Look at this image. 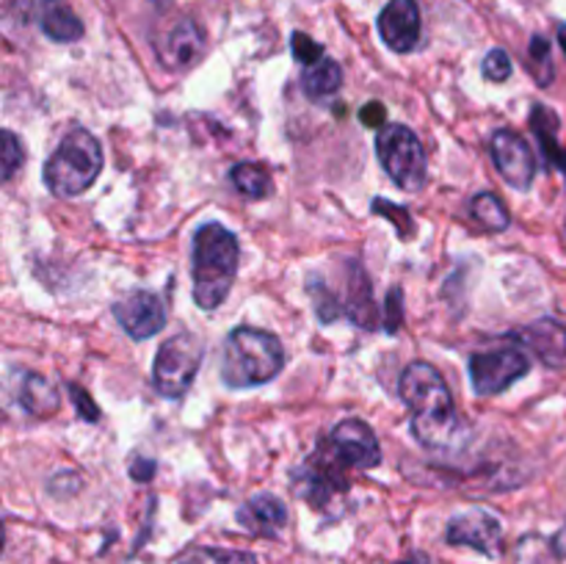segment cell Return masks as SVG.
<instances>
[{"mask_svg":"<svg viewBox=\"0 0 566 564\" xmlns=\"http://www.w3.org/2000/svg\"><path fill=\"white\" fill-rule=\"evenodd\" d=\"M401 401L412 409V431L426 448L453 446L459 431L457 407L446 379L431 363H409L398 379Z\"/></svg>","mask_w":566,"mask_h":564,"instance_id":"cell-1","label":"cell"},{"mask_svg":"<svg viewBox=\"0 0 566 564\" xmlns=\"http://www.w3.org/2000/svg\"><path fill=\"white\" fill-rule=\"evenodd\" d=\"M241 265V247L235 232L219 221H208L193 236V302L202 310H216L227 302Z\"/></svg>","mask_w":566,"mask_h":564,"instance_id":"cell-2","label":"cell"},{"mask_svg":"<svg viewBox=\"0 0 566 564\" xmlns=\"http://www.w3.org/2000/svg\"><path fill=\"white\" fill-rule=\"evenodd\" d=\"M285 368V348L274 332L235 326L221 352V379L227 387H258L276 379Z\"/></svg>","mask_w":566,"mask_h":564,"instance_id":"cell-3","label":"cell"},{"mask_svg":"<svg viewBox=\"0 0 566 564\" xmlns=\"http://www.w3.org/2000/svg\"><path fill=\"white\" fill-rule=\"evenodd\" d=\"M105 155L97 136L86 127H72L44 164V182L55 197H81L97 182Z\"/></svg>","mask_w":566,"mask_h":564,"instance_id":"cell-4","label":"cell"},{"mask_svg":"<svg viewBox=\"0 0 566 564\" xmlns=\"http://www.w3.org/2000/svg\"><path fill=\"white\" fill-rule=\"evenodd\" d=\"M376 155L401 191L418 194L426 186V149L407 125H385L376 130Z\"/></svg>","mask_w":566,"mask_h":564,"instance_id":"cell-5","label":"cell"},{"mask_svg":"<svg viewBox=\"0 0 566 564\" xmlns=\"http://www.w3.org/2000/svg\"><path fill=\"white\" fill-rule=\"evenodd\" d=\"M202 365V343L191 335V332H180V335L169 337L160 343L158 354L153 363V385L164 398L186 396L191 390L197 370Z\"/></svg>","mask_w":566,"mask_h":564,"instance_id":"cell-6","label":"cell"},{"mask_svg":"<svg viewBox=\"0 0 566 564\" xmlns=\"http://www.w3.org/2000/svg\"><path fill=\"white\" fill-rule=\"evenodd\" d=\"M531 357L523 346H497L475 352L470 357V385L479 396H497L509 390L514 382L528 376Z\"/></svg>","mask_w":566,"mask_h":564,"instance_id":"cell-7","label":"cell"},{"mask_svg":"<svg viewBox=\"0 0 566 564\" xmlns=\"http://www.w3.org/2000/svg\"><path fill=\"white\" fill-rule=\"evenodd\" d=\"M208 53V33L193 17L171 22L160 39H155V55L169 72H188Z\"/></svg>","mask_w":566,"mask_h":564,"instance_id":"cell-8","label":"cell"},{"mask_svg":"<svg viewBox=\"0 0 566 564\" xmlns=\"http://www.w3.org/2000/svg\"><path fill=\"white\" fill-rule=\"evenodd\" d=\"M490 155L503 180L517 191H528L536 177V158L531 144L520 133L501 127L490 136Z\"/></svg>","mask_w":566,"mask_h":564,"instance_id":"cell-9","label":"cell"},{"mask_svg":"<svg viewBox=\"0 0 566 564\" xmlns=\"http://www.w3.org/2000/svg\"><path fill=\"white\" fill-rule=\"evenodd\" d=\"M446 542L457 547H473L484 556H497L503 545V525L486 509H468L448 520Z\"/></svg>","mask_w":566,"mask_h":564,"instance_id":"cell-10","label":"cell"},{"mask_svg":"<svg viewBox=\"0 0 566 564\" xmlns=\"http://www.w3.org/2000/svg\"><path fill=\"white\" fill-rule=\"evenodd\" d=\"M332 453L337 462L357 470H370L381 462V446L376 431L365 420L346 418L332 429L329 435Z\"/></svg>","mask_w":566,"mask_h":564,"instance_id":"cell-11","label":"cell"},{"mask_svg":"<svg viewBox=\"0 0 566 564\" xmlns=\"http://www.w3.org/2000/svg\"><path fill=\"white\" fill-rule=\"evenodd\" d=\"M114 318L133 341H147L166 326V307L155 293L133 291L114 304Z\"/></svg>","mask_w":566,"mask_h":564,"instance_id":"cell-12","label":"cell"},{"mask_svg":"<svg viewBox=\"0 0 566 564\" xmlns=\"http://www.w3.org/2000/svg\"><path fill=\"white\" fill-rule=\"evenodd\" d=\"M423 20L415 0H390L379 14V36L392 53H412L420 44Z\"/></svg>","mask_w":566,"mask_h":564,"instance_id":"cell-13","label":"cell"},{"mask_svg":"<svg viewBox=\"0 0 566 564\" xmlns=\"http://www.w3.org/2000/svg\"><path fill=\"white\" fill-rule=\"evenodd\" d=\"M235 518L252 536L276 540L287 525V506L274 492H258L238 509Z\"/></svg>","mask_w":566,"mask_h":564,"instance_id":"cell-14","label":"cell"},{"mask_svg":"<svg viewBox=\"0 0 566 564\" xmlns=\"http://www.w3.org/2000/svg\"><path fill=\"white\" fill-rule=\"evenodd\" d=\"M514 341L525 343L547 368L566 365V326L556 318H539L514 332Z\"/></svg>","mask_w":566,"mask_h":564,"instance_id":"cell-15","label":"cell"},{"mask_svg":"<svg viewBox=\"0 0 566 564\" xmlns=\"http://www.w3.org/2000/svg\"><path fill=\"white\" fill-rule=\"evenodd\" d=\"M39 25H42L44 36L59 44L77 42L83 36L81 17L72 11L66 0H42L39 3Z\"/></svg>","mask_w":566,"mask_h":564,"instance_id":"cell-16","label":"cell"},{"mask_svg":"<svg viewBox=\"0 0 566 564\" xmlns=\"http://www.w3.org/2000/svg\"><path fill=\"white\" fill-rule=\"evenodd\" d=\"M346 315L352 321H357L363 330H376V321H379L374 296H370V280H368V274H365L363 265H359L357 260H354V263H348Z\"/></svg>","mask_w":566,"mask_h":564,"instance_id":"cell-17","label":"cell"},{"mask_svg":"<svg viewBox=\"0 0 566 564\" xmlns=\"http://www.w3.org/2000/svg\"><path fill=\"white\" fill-rule=\"evenodd\" d=\"M343 86V70L335 59H321L302 70V88L315 103H329Z\"/></svg>","mask_w":566,"mask_h":564,"instance_id":"cell-18","label":"cell"},{"mask_svg":"<svg viewBox=\"0 0 566 564\" xmlns=\"http://www.w3.org/2000/svg\"><path fill=\"white\" fill-rule=\"evenodd\" d=\"M20 407L31 412L33 418H50V415L59 412L61 396L44 376L28 370L20 382Z\"/></svg>","mask_w":566,"mask_h":564,"instance_id":"cell-19","label":"cell"},{"mask_svg":"<svg viewBox=\"0 0 566 564\" xmlns=\"http://www.w3.org/2000/svg\"><path fill=\"white\" fill-rule=\"evenodd\" d=\"M232 186L238 188V194L249 199H263L274 191V180H271L269 166L258 164V160H243V164H235L230 171Z\"/></svg>","mask_w":566,"mask_h":564,"instance_id":"cell-20","label":"cell"},{"mask_svg":"<svg viewBox=\"0 0 566 564\" xmlns=\"http://www.w3.org/2000/svg\"><path fill=\"white\" fill-rule=\"evenodd\" d=\"M470 216L490 232H503L512 224L509 208L501 202V197H495L492 191H481L470 199Z\"/></svg>","mask_w":566,"mask_h":564,"instance_id":"cell-21","label":"cell"},{"mask_svg":"<svg viewBox=\"0 0 566 564\" xmlns=\"http://www.w3.org/2000/svg\"><path fill=\"white\" fill-rule=\"evenodd\" d=\"M531 125H534L536 138H539L547 160H551V164H558L566 171V153H562V147H558L556 142V125H558L556 114H551L547 108L536 105V108L531 111Z\"/></svg>","mask_w":566,"mask_h":564,"instance_id":"cell-22","label":"cell"},{"mask_svg":"<svg viewBox=\"0 0 566 564\" xmlns=\"http://www.w3.org/2000/svg\"><path fill=\"white\" fill-rule=\"evenodd\" d=\"M180 564H258L254 553L235 551V547H197L186 553Z\"/></svg>","mask_w":566,"mask_h":564,"instance_id":"cell-23","label":"cell"},{"mask_svg":"<svg viewBox=\"0 0 566 564\" xmlns=\"http://www.w3.org/2000/svg\"><path fill=\"white\" fill-rule=\"evenodd\" d=\"M528 70L534 72L536 83L539 86H551L553 83V75H556V70H553V61H551V42H547L545 36H534L528 44Z\"/></svg>","mask_w":566,"mask_h":564,"instance_id":"cell-24","label":"cell"},{"mask_svg":"<svg viewBox=\"0 0 566 564\" xmlns=\"http://www.w3.org/2000/svg\"><path fill=\"white\" fill-rule=\"evenodd\" d=\"M22 164H25V149H22V142L11 130H3V149H0V169H3V180H11Z\"/></svg>","mask_w":566,"mask_h":564,"instance_id":"cell-25","label":"cell"},{"mask_svg":"<svg viewBox=\"0 0 566 564\" xmlns=\"http://www.w3.org/2000/svg\"><path fill=\"white\" fill-rule=\"evenodd\" d=\"M481 70H484L486 81L503 83V81H509V77H512L514 61H512V55L506 53V50L495 48V50H490V53H486L484 66H481Z\"/></svg>","mask_w":566,"mask_h":564,"instance_id":"cell-26","label":"cell"},{"mask_svg":"<svg viewBox=\"0 0 566 564\" xmlns=\"http://www.w3.org/2000/svg\"><path fill=\"white\" fill-rule=\"evenodd\" d=\"M291 48H293V59H296L302 66H310V64H315V61L324 59V44L313 42V39L302 31L293 33Z\"/></svg>","mask_w":566,"mask_h":564,"instance_id":"cell-27","label":"cell"},{"mask_svg":"<svg viewBox=\"0 0 566 564\" xmlns=\"http://www.w3.org/2000/svg\"><path fill=\"white\" fill-rule=\"evenodd\" d=\"M0 3H3L6 31L28 25V20H31V9H33L31 0H0Z\"/></svg>","mask_w":566,"mask_h":564,"instance_id":"cell-28","label":"cell"},{"mask_svg":"<svg viewBox=\"0 0 566 564\" xmlns=\"http://www.w3.org/2000/svg\"><path fill=\"white\" fill-rule=\"evenodd\" d=\"M374 213H390L387 219L392 221V224H401V236H412L415 232V221L409 219V210L407 208H396V205H390L387 199H376L374 202Z\"/></svg>","mask_w":566,"mask_h":564,"instance_id":"cell-29","label":"cell"},{"mask_svg":"<svg viewBox=\"0 0 566 564\" xmlns=\"http://www.w3.org/2000/svg\"><path fill=\"white\" fill-rule=\"evenodd\" d=\"M66 390H70V398L75 401L77 415H81L83 420H92V424H94V420H99V407L92 401V398H88V393L83 390L81 385L70 382V385H66Z\"/></svg>","mask_w":566,"mask_h":564,"instance_id":"cell-30","label":"cell"},{"mask_svg":"<svg viewBox=\"0 0 566 564\" xmlns=\"http://www.w3.org/2000/svg\"><path fill=\"white\" fill-rule=\"evenodd\" d=\"M403 291L401 288H392L390 296H387V321H385V330L387 332H396L398 326H401V318H403Z\"/></svg>","mask_w":566,"mask_h":564,"instance_id":"cell-31","label":"cell"},{"mask_svg":"<svg viewBox=\"0 0 566 564\" xmlns=\"http://www.w3.org/2000/svg\"><path fill=\"white\" fill-rule=\"evenodd\" d=\"M359 119H363L365 127H385L387 125V108L381 103H376V100H370L368 105H365L363 111H359Z\"/></svg>","mask_w":566,"mask_h":564,"instance_id":"cell-32","label":"cell"},{"mask_svg":"<svg viewBox=\"0 0 566 564\" xmlns=\"http://www.w3.org/2000/svg\"><path fill=\"white\" fill-rule=\"evenodd\" d=\"M153 473H155V462H153V459H142V457H138L136 462L130 464V476L136 481H149V479H153Z\"/></svg>","mask_w":566,"mask_h":564,"instance_id":"cell-33","label":"cell"},{"mask_svg":"<svg viewBox=\"0 0 566 564\" xmlns=\"http://www.w3.org/2000/svg\"><path fill=\"white\" fill-rule=\"evenodd\" d=\"M379 564H431L426 553H412L409 558H401V562H379Z\"/></svg>","mask_w":566,"mask_h":564,"instance_id":"cell-34","label":"cell"},{"mask_svg":"<svg viewBox=\"0 0 566 564\" xmlns=\"http://www.w3.org/2000/svg\"><path fill=\"white\" fill-rule=\"evenodd\" d=\"M558 42H562V50L566 53V25L558 28Z\"/></svg>","mask_w":566,"mask_h":564,"instance_id":"cell-35","label":"cell"},{"mask_svg":"<svg viewBox=\"0 0 566 564\" xmlns=\"http://www.w3.org/2000/svg\"><path fill=\"white\" fill-rule=\"evenodd\" d=\"M155 3H158V6H166V3H171V0H155Z\"/></svg>","mask_w":566,"mask_h":564,"instance_id":"cell-36","label":"cell"},{"mask_svg":"<svg viewBox=\"0 0 566 564\" xmlns=\"http://www.w3.org/2000/svg\"><path fill=\"white\" fill-rule=\"evenodd\" d=\"M564 531H566V529H564Z\"/></svg>","mask_w":566,"mask_h":564,"instance_id":"cell-37","label":"cell"}]
</instances>
